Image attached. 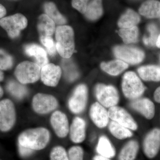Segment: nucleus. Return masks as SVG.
Here are the masks:
<instances>
[{
	"label": "nucleus",
	"mask_w": 160,
	"mask_h": 160,
	"mask_svg": "<svg viewBox=\"0 0 160 160\" xmlns=\"http://www.w3.org/2000/svg\"><path fill=\"white\" fill-rule=\"evenodd\" d=\"M50 133L44 128L28 129L23 132L18 137L19 145L33 150L44 149L49 142Z\"/></svg>",
	"instance_id": "f257e3e1"
},
{
	"label": "nucleus",
	"mask_w": 160,
	"mask_h": 160,
	"mask_svg": "<svg viewBox=\"0 0 160 160\" xmlns=\"http://www.w3.org/2000/svg\"><path fill=\"white\" fill-rule=\"evenodd\" d=\"M57 50L61 57L69 58L75 49L74 32L70 26H60L56 29Z\"/></svg>",
	"instance_id": "f03ea898"
},
{
	"label": "nucleus",
	"mask_w": 160,
	"mask_h": 160,
	"mask_svg": "<svg viewBox=\"0 0 160 160\" xmlns=\"http://www.w3.org/2000/svg\"><path fill=\"white\" fill-rule=\"evenodd\" d=\"M122 89L126 98L135 100L143 94L146 88L136 74L133 72L129 71L123 76Z\"/></svg>",
	"instance_id": "7ed1b4c3"
},
{
	"label": "nucleus",
	"mask_w": 160,
	"mask_h": 160,
	"mask_svg": "<svg viewBox=\"0 0 160 160\" xmlns=\"http://www.w3.org/2000/svg\"><path fill=\"white\" fill-rule=\"evenodd\" d=\"M41 70V67L36 63L25 61L18 65L15 75L22 84L34 83L39 79Z\"/></svg>",
	"instance_id": "20e7f679"
},
{
	"label": "nucleus",
	"mask_w": 160,
	"mask_h": 160,
	"mask_svg": "<svg viewBox=\"0 0 160 160\" xmlns=\"http://www.w3.org/2000/svg\"><path fill=\"white\" fill-rule=\"evenodd\" d=\"M27 24V18L21 13H16L0 19V26L6 30L11 38H17L20 32L26 28Z\"/></svg>",
	"instance_id": "39448f33"
},
{
	"label": "nucleus",
	"mask_w": 160,
	"mask_h": 160,
	"mask_svg": "<svg viewBox=\"0 0 160 160\" xmlns=\"http://www.w3.org/2000/svg\"><path fill=\"white\" fill-rule=\"evenodd\" d=\"M95 92L99 102L106 108L116 106L119 100L118 92L113 86L98 84L96 86Z\"/></svg>",
	"instance_id": "423d86ee"
},
{
	"label": "nucleus",
	"mask_w": 160,
	"mask_h": 160,
	"mask_svg": "<svg viewBox=\"0 0 160 160\" xmlns=\"http://www.w3.org/2000/svg\"><path fill=\"white\" fill-rule=\"evenodd\" d=\"M16 121V112L11 100L6 99L0 102V130L9 131L14 126Z\"/></svg>",
	"instance_id": "0eeeda50"
},
{
	"label": "nucleus",
	"mask_w": 160,
	"mask_h": 160,
	"mask_svg": "<svg viewBox=\"0 0 160 160\" xmlns=\"http://www.w3.org/2000/svg\"><path fill=\"white\" fill-rule=\"evenodd\" d=\"M113 52L118 59L132 65L139 64L145 58L144 52L138 48L131 46H117L115 47Z\"/></svg>",
	"instance_id": "6e6552de"
},
{
	"label": "nucleus",
	"mask_w": 160,
	"mask_h": 160,
	"mask_svg": "<svg viewBox=\"0 0 160 160\" xmlns=\"http://www.w3.org/2000/svg\"><path fill=\"white\" fill-rule=\"evenodd\" d=\"M88 99V89L86 85L81 84L75 89L69 101V107L72 112L78 114L84 111Z\"/></svg>",
	"instance_id": "1a4fd4ad"
},
{
	"label": "nucleus",
	"mask_w": 160,
	"mask_h": 160,
	"mask_svg": "<svg viewBox=\"0 0 160 160\" xmlns=\"http://www.w3.org/2000/svg\"><path fill=\"white\" fill-rule=\"evenodd\" d=\"M32 108L37 113L46 114L57 108V100L51 95L38 93L32 102Z\"/></svg>",
	"instance_id": "9d476101"
},
{
	"label": "nucleus",
	"mask_w": 160,
	"mask_h": 160,
	"mask_svg": "<svg viewBox=\"0 0 160 160\" xmlns=\"http://www.w3.org/2000/svg\"><path fill=\"white\" fill-rule=\"evenodd\" d=\"M109 118L128 129L136 130L138 125L132 117L125 109L119 106L109 108L108 112Z\"/></svg>",
	"instance_id": "9b49d317"
},
{
	"label": "nucleus",
	"mask_w": 160,
	"mask_h": 160,
	"mask_svg": "<svg viewBox=\"0 0 160 160\" xmlns=\"http://www.w3.org/2000/svg\"><path fill=\"white\" fill-rule=\"evenodd\" d=\"M143 150L146 156L149 158H154L160 149V129L158 128L149 132L143 142Z\"/></svg>",
	"instance_id": "f8f14e48"
},
{
	"label": "nucleus",
	"mask_w": 160,
	"mask_h": 160,
	"mask_svg": "<svg viewBox=\"0 0 160 160\" xmlns=\"http://www.w3.org/2000/svg\"><path fill=\"white\" fill-rule=\"evenodd\" d=\"M62 73V69L60 66L50 63L42 68L40 78L45 85L54 87L58 83Z\"/></svg>",
	"instance_id": "ddd939ff"
},
{
	"label": "nucleus",
	"mask_w": 160,
	"mask_h": 160,
	"mask_svg": "<svg viewBox=\"0 0 160 160\" xmlns=\"http://www.w3.org/2000/svg\"><path fill=\"white\" fill-rule=\"evenodd\" d=\"M50 122L56 134L59 137H66L69 133V121L66 115L62 112H54L52 115Z\"/></svg>",
	"instance_id": "4468645a"
},
{
	"label": "nucleus",
	"mask_w": 160,
	"mask_h": 160,
	"mask_svg": "<svg viewBox=\"0 0 160 160\" xmlns=\"http://www.w3.org/2000/svg\"><path fill=\"white\" fill-rule=\"evenodd\" d=\"M90 118L98 127L103 128L108 125L109 121L108 112L98 102L92 104L89 111Z\"/></svg>",
	"instance_id": "2eb2a0df"
},
{
	"label": "nucleus",
	"mask_w": 160,
	"mask_h": 160,
	"mask_svg": "<svg viewBox=\"0 0 160 160\" xmlns=\"http://www.w3.org/2000/svg\"><path fill=\"white\" fill-rule=\"evenodd\" d=\"M130 106L147 119L151 120L154 117L155 112L154 104L149 99H137L130 103Z\"/></svg>",
	"instance_id": "dca6fc26"
},
{
	"label": "nucleus",
	"mask_w": 160,
	"mask_h": 160,
	"mask_svg": "<svg viewBox=\"0 0 160 160\" xmlns=\"http://www.w3.org/2000/svg\"><path fill=\"white\" fill-rule=\"evenodd\" d=\"M86 122L83 119L75 118L69 130L70 139L72 142L79 143L84 141L86 138Z\"/></svg>",
	"instance_id": "f3484780"
},
{
	"label": "nucleus",
	"mask_w": 160,
	"mask_h": 160,
	"mask_svg": "<svg viewBox=\"0 0 160 160\" xmlns=\"http://www.w3.org/2000/svg\"><path fill=\"white\" fill-rule=\"evenodd\" d=\"M24 49L26 54L34 58L36 63L41 68L48 64L47 53L41 46L36 44H29L25 46Z\"/></svg>",
	"instance_id": "a211bd4d"
},
{
	"label": "nucleus",
	"mask_w": 160,
	"mask_h": 160,
	"mask_svg": "<svg viewBox=\"0 0 160 160\" xmlns=\"http://www.w3.org/2000/svg\"><path fill=\"white\" fill-rule=\"evenodd\" d=\"M140 14L148 18H156L160 17V2L157 0H148L140 6Z\"/></svg>",
	"instance_id": "6ab92c4d"
},
{
	"label": "nucleus",
	"mask_w": 160,
	"mask_h": 160,
	"mask_svg": "<svg viewBox=\"0 0 160 160\" xmlns=\"http://www.w3.org/2000/svg\"><path fill=\"white\" fill-rule=\"evenodd\" d=\"M38 29L40 37H51L55 30V23L46 14L39 17Z\"/></svg>",
	"instance_id": "aec40b11"
},
{
	"label": "nucleus",
	"mask_w": 160,
	"mask_h": 160,
	"mask_svg": "<svg viewBox=\"0 0 160 160\" xmlns=\"http://www.w3.org/2000/svg\"><path fill=\"white\" fill-rule=\"evenodd\" d=\"M140 77L144 81L160 82V67L148 65L140 67L138 70Z\"/></svg>",
	"instance_id": "412c9836"
},
{
	"label": "nucleus",
	"mask_w": 160,
	"mask_h": 160,
	"mask_svg": "<svg viewBox=\"0 0 160 160\" xmlns=\"http://www.w3.org/2000/svg\"><path fill=\"white\" fill-rule=\"evenodd\" d=\"M101 67L103 71L112 76H117L126 70L128 67L127 63L122 60H117L109 62H103Z\"/></svg>",
	"instance_id": "4be33fe9"
},
{
	"label": "nucleus",
	"mask_w": 160,
	"mask_h": 160,
	"mask_svg": "<svg viewBox=\"0 0 160 160\" xmlns=\"http://www.w3.org/2000/svg\"><path fill=\"white\" fill-rule=\"evenodd\" d=\"M141 20L139 15L132 9H129L122 16L118 25L121 28H129L136 26Z\"/></svg>",
	"instance_id": "5701e85b"
},
{
	"label": "nucleus",
	"mask_w": 160,
	"mask_h": 160,
	"mask_svg": "<svg viewBox=\"0 0 160 160\" xmlns=\"http://www.w3.org/2000/svg\"><path fill=\"white\" fill-rule=\"evenodd\" d=\"M103 12L102 0H92L88 3L84 15L88 19L94 21L99 18Z\"/></svg>",
	"instance_id": "b1692460"
},
{
	"label": "nucleus",
	"mask_w": 160,
	"mask_h": 160,
	"mask_svg": "<svg viewBox=\"0 0 160 160\" xmlns=\"http://www.w3.org/2000/svg\"><path fill=\"white\" fill-rule=\"evenodd\" d=\"M139 149L138 143L137 141H129L120 152L118 160H134Z\"/></svg>",
	"instance_id": "393cba45"
},
{
	"label": "nucleus",
	"mask_w": 160,
	"mask_h": 160,
	"mask_svg": "<svg viewBox=\"0 0 160 160\" xmlns=\"http://www.w3.org/2000/svg\"><path fill=\"white\" fill-rule=\"evenodd\" d=\"M44 10L46 14L56 24L63 26L66 23V18L59 12L56 6L52 2H48L44 4Z\"/></svg>",
	"instance_id": "a878e982"
},
{
	"label": "nucleus",
	"mask_w": 160,
	"mask_h": 160,
	"mask_svg": "<svg viewBox=\"0 0 160 160\" xmlns=\"http://www.w3.org/2000/svg\"><path fill=\"white\" fill-rule=\"evenodd\" d=\"M96 149L97 151L100 155L105 157L110 158L114 157L115 155V150L114 147L108 138L104 136L99 138Z\"/></svg>",
	"instance_id": "bb28decb"
},
{
	"label": "nucleus",
	"mask_w": 160,
	"mask_h": 160,
	"mask_svg": "<svg viewBox=\"0 0 160 160\" xmlns=\"http://www.w3.org/2000/svg\"><path fill=\"white\" fill-rule=\"evenodd\" d=\"M109 130L113 136L120 140L125 139L132 136V132L129 129L113 121L109 124Z\"/></svg>",
	"instance_id": "cd10ccee"
},
{
	"label": "nucleus",
	"mask_w": 160,
	"mask_h": 160,
	"mask_svg": "<svg viewBox=\"0 0 160 160\" xmlns=\"http://www.w3.org/2000/svg\"><path fill=\"white\" fill-rule=\"evenodd\" d=\"M120 36L126 44L136 43L138 39V29L137 26L129 28H121L119 30Z\"/></svg>",
	"instance_id": "c85d7f7f"
},
{
	"label": "nucleus",
	"mask_w": 160,
	"mask_h": 160,
	"mask_svg": "<svg viewBox=\"0 0 160 160\" xmlns=\"http://www.w3.org/2000/svg\"><path fill=\"white\" fill-rule=\"evenodd\" d=\"M7 90L16 98H22L27 93V89L25 86L15 81H10L7 84Z\"/></svg>",
	"instance_id": "c756f323"
},
{
	"label": "nucleus",
	"mask_w": 160,
	"mask_h": 160,
	"mask_svg": "<svg viewBox=\"0 0 160 160\" xmlns=\"http://www.w3.org/2000/svg\"><path fill=\"white\" fill-rule=\"evenodd\" d=\"M65 77L69 81H73L78 77V72L75 65L71 60L65 58L62 63Z\"/></svg>",
	"instance_id": "7c9ffc66"
},
{
	"label": "nucleus",
	"mask_w": 160,
	"mask_h": 160,
	"mask_svg": "<svg viewBox=\"0 0 160 160\" xmlns=\"http://www.w3.org/2000/svg\"><path fill=\"white\" fill-rule=\"evenodd\" d=\"M147 30L149 32V36L143 38V42L147 46H155L156 44L159 36L158 29L154 24H149L147 26Z\"/></svg>",
	"instance_id": "2f4dec72"
},
{
	"label": "nucleus",
	"mask_w": 160,
	"mask_h": 160,
	"mask_svg": "<svg viewBox=\"0 0 160 160\" xmlns=\"http://www.w3.org/2000/svg\"><path fill=\"white\" fill-rule=\"evenodd\" d=\"M13 59L11 56L3 49H0V69L7 70L13 65Z\"/></svg>",
	"instance_id": "473e14b6"
},
{
	"label": "nucleus",
	"mask_w": 160,
	"mask_h": 160,
	"mask_svg": "<svg viewBox=\"0 0 160 160\" xmlns=\"http://www.w3.org/2000/svg\"><path fill=\"white\" fill-rule=\"evenodd\" d=\"M40 40L50 55L54 56L56 54V46L51 37H40Z\"/></svg>",
	"instance_id": "72a5a7b5"
},
{
	"label": "nucleus",
	"mask_w": 160,
	"mask_h": 160,
	"mask_svg": "<svg viewBox=\"0 0 160 160\" xmlns=\"http://www.w3.org/2000/svg\"><path fill=\"white\" fill-rule=\"evenodd\" d=\"M50 160H69L66 150L62 146L54 147L50 153Z\"/></svg>",
	"instance_id": "f704fd0d"
},
{
	"label": "nucleus",
	"mask_w": 160,
	"mask_h": 160,
	"mask_svg": "<svg viewBox=\"0 0 160 160\" xmlns=\"http://www.w3.org/2000/svg\"><path fill=\"white\" fill-rule=\"evenodd\" d=\"M84 152L80 146L71 147L68 152L69 160H83Z\"/></svg>",
	"instance_id": "c9c22d12"
},
{
	"label": "nucleus",
	"mask_w": 160,
	"mask_h": 160,
	"mask_svg": "<svg viewBox=\"0 0 160 160\" xmlns=\"http://www.w3.org/2000/svg\"><path fill=\"white\" fill-rule=\"evenodd\" d=\"M89 0H72V5L81 13L84 14Z\"/></svg>",
	"instance_id": "e433bc0d"
},
{
	"label": "nucleus",
	"mask_w": 160,
	"mask_h": 160,
	"mask_svg": "<svg viewBox=\"0 0 160 160\" xmlns=\"http://www.w3.org/2000/svg\"><path fill=\"white\" fill-rule=\"evenodd\" d=\"M19 151L21 155L23 157L29 156L32 153L33 150L29 148L24 147L19 144Z\"/></svg>",
	"instance_id": "4c0bfd02"
},
{
	"label": "nucleus",
	"mask_w": 160,
	"mask_h": 160,
	"mask_svg": "<svg viewBox=\"0 0 160 160\" xmlns=\"http://www.w3.org/2000/svg\"><path fill=\"white\" fill-rule=\"evenodd\" d=\"M154 98L157 102L160 103V87H158L155 91Z\"/></svg>",
	"instance_id": "58836bf2"
},
{
	"label": "nucleus",
	"mask_w": 160,
	"mask_h": 160,
	"mask_svg": "<svg viewBox=\"0 0 160 160\" xmlns=\"http://www.w3.org/2000/svg\"><path fill=\"white\" fill-rule=\"evenodd\" d=\"M6 8L0 4V19L3 18V17L6 15Z\"/></svg>",
	"instance_id": "ea45409f"
},
{
	"label": "nucleus",
	"mask_w": 160,
	"mask_h": 160,
	"mask_svg": "<svg viewBox=\"0 0 160 160\" xmlns=\"http://www.w3.org/2000/svg\"><path fill=\"white\" fill-rule=\"evenodd\" d=\"M92 160H110L109 158L101 155H97L93 157Z\"/></svg>",
	"instance_id": "a19ab883"
},
{
	"label": "nucleus",
	"mask_w": 160,
	"mask_h": 160,
	"mask_svg": "<svg viewBox=\"0 0 160 160\" xmlns=\"http://www.w3.org/2000/svg\"><path fill=\"white\" fill-rule=\"evenodd\" d=\"M156 46H157L159 48H160V33L159 34L158 37Z\"/></svg>",
	"instance_id": "79ce46f5"
},
{
	"label": "nucleus",
	"mask_w": 160,
	"mask_h": 160,
	"mask_svg": "<svg viewBox=\"0 0 160 160\" xmlns=\"http://www.w3.org/2000/svg\"><path fill=\"white\" fill-rule=\"evenodd\" d=\"M3 79H4V74L0 70V82L3 81Z\"/></svg>",
	"instance_id": "37998d69"
},
{
	"label": "nucleus",
	"mask_w": 160,
	"mask_h": 160,
	"mask_svg": "<svg viewBox=\"0 0 160 160\" xmlns=\"http://www.w3.org/2000/svg\"><path fill=\"white\" fill-rule=\"evenodd\" d=\"M3 95V90L2 87L0 86V98L2 97Z\"/></svg>",
	"instance_id": "c03bdc74"
}]
</instances>
